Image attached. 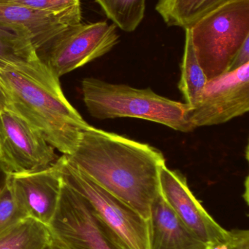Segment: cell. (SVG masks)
Returning a JSON list of instances; mask_svg holds the SVG:
<instances>
[{"label":"cell","instance_id":"cell-1","mask_svg":"<svg viewBox=\"0 0 249 249\" xmlns=\"http://www.w3.org/2000/svg\"><path fill=\"white\" fill-rule=\"evenodd\" d=\"M66 156L91 179L149 219L160 192V170L166 165L159 149L91 125L81 133L74 153Z\"/></svg>","mask_w":249,"mask_h":249},{"label":"cell","instance_id":"cell-2","mask_svg":"<svg viewBox=\"0 0 249 249\" xmlns=\"http://www.w3.org/2000/svg\"><path fill=\"white\" fill-rule=\"evenodd\" d=\"M7 109L23 118L54 149L73 155L90 127L64 96L59 78L39 58L24 64L0 61Z\"/></svg>","mask_w":249,"mask_h":249},{"label":"cell","instance_id":"cell-3","mask_svg":"<svg viewBox=\"0 0 249 249\" xmlns=\"http://www.w3.org/2000/svg\"><path fill=\"white\" fill-rule=\"evenodd\" d=\"M81 89L86 109L96 119L137 118L184 133L193 130L187 119V104L164 97L151 89H134L88 77L82 80Z\"/></svg>","mask_w":249,"mask_h":249},{"label":"cell","instance_id":"cell-4","mask_svg":"<svg viewBox=\"0 0 249 249\" xmlns=\"http://www.w3.org/2000/svg\"><path fill=\"white\" fill-rule=\"evenodd\" d=\"M189 29L208 80L222 75L229 71L235 54L249 38V0H232Z\"/></svg>","mask_w":249,"mask_h":249},{"label":"cell","instance_id":"cell-5","mask_svg":"<svg viewBox=\"0 0 249 249\" xmlns=\"http://www.w3.org/2000/svg\"><path fill=\"white\" fill-rule=\"evenodd\" d=\"M58 160L64 181L90 203L123 249H149L148 220L91 179L66 155L60 157Z\"/></svg>","mask_w":249,"mask_h":249},{"label":"cell","instance_id":"cell-6","mask_svg":"<svg viewBox=\"0 0 249 249\" xmlns=\"http://www.w3.org/2000/svg\"><path fill=\"white\" fill-rule=\"evenodd\" d=\"M48 228L53 238L67 249H124L90 203L64 179L58 208Z\"/></svg>","mask_w":249,"mask_h":249},{"label":"cell","instance_id":"cell-7","mask_svg":"<svg viewBox=\"0 0 249 249\" xmlns=\"http://www.w3.org/2000/svg\"><path fill=\"white\" fill-rule=\"evenodd\" d=\"M118 39L114 23H77L69 26L39 57L60 78L108 53Z\"/></svg>","mask_w":249,"mask_h":249},{"label":"cell","instance_id":"cell-8","mask_svg":"<svg viewBox=\"0 0 249 249\" xmlns=\"http://www.w3.org/2000/svg\"><path fill=\"white\" fill-rule=\"evenodd\" d=\"M23 118L6 108L0 112V171L4 175L42 171L59 157Z\"/></svg>","mask_w":249,"mask_h":249},{"label":"cell","instance_id":"cell-9","mask_svg":"<svg viewBox=\"0 0 249 249\" xmlns=\"http://www.w3.org/2000/svg\"><path fill=\"white\" fill-rule=\"evenodd\" d=\"M249 111V63L208 80L187 119L194 130L225 124Z\"/></svg>","mask_w":249,"mask_h":249},{"label":"cell","instance_id":"cell-10","mask_svg":"<svg viewBox=\"0 0 249 249\" xmlns=\"http://www.w3.org/2000/svg\"><path fill=\"white\" fill-rule=\"evenodd\" d=\"M5 177L26 215L49 226L58 208L62 185L59 160L42 171Z\"/></svg>","mask_w":249,"mask_h":249},{"label":"cell","instance_id":"cell-11","mask_svg":"<svg viewBox=\"0 0 249 249\" xmlns=\"http://www.w3.org/2000/svg\"><path fill=\"white\" fill-rule=\"evenodd\" d=\"M160 193L181 220L208 245L226 236L228 231L220 226L194 197L181 173L166 165L159 174Z\"/></svg>","mask_w":249,"mask_h":249},{"label":"cell","instance_id":"cell-12","mask_svg":"<svg viewBox=\"0 0 249 249\" xmlns=\"http://www.w3.org/2000/svg\"><path fill=\"white\" fill-rule=\"evenodd\" d=\"M81 12L57 15L17 4L0 3V20L23 26L38 55L69 26L81 23Z\"/></svg>","mask_w":249,"mask_h":249},{"label":"cell","instance_id":"cell-13","mask_svg":"<svg viewBox=\"0 0 249 249\" xmlns=\"http://www.w3.org/2000/svg\"><path fill=\"white\" fill-rule=\"evenodd\" d=\"M149 225V249H207L177 216L159 192L151 206Z\"/></svg>","mask_w":249,"mask_h":249},{"label":"cell","instance_id":"cell-14","mask_svg":"<svg viewBox=\"0 0 249 249\" xmlns=\"http://www.w3.org/2000/svg\"><path fill=\"white\" fill-rule=\"evenodd\" d=\"M231 1L232 0H159L156 10L168 26L186 29Z\"/></svg>","mask_w":249,"mask_h":249},{"label":"cell","instance_id":"cell-15","mask_svg":"<svg viewBox=\"0 0 249 249\" xmlns=\"http://www.w3.org/2000/svg\"><path fill=\"white\" fill-rule=\"evenodd\" d=\"M38 59L27 31L20 25L0 20V61L17 64Z\"/></svg>","mask_w":249,"mask_h":249},{"label":"cell","instance_id":"cell-16","mask_svg":"<svg viewBox=\"0 0 249 249\" xmlns=\"http://www.w3.org/2000/svg\"><path fill=\"white\" fill-rule=\"evenodd\" d=\"M51 240L47 225L27 217L0 234V249H42Z\"/></svg>","mask_w":249,"mask_h":249},{"label":"cell","instance_id":"cell-17","mask_svg":"<svg viewBox=\"0 0 249 249\" xmlns=\"http://www.w3.org/2000/svg\"><path fill=\"white\" fill-rule=\"evenodd\" d=\"M185 46L181 66V77L178 89L189 107L198 100L208 82L192 42L190 29H186Z\"/></svg>","mask_w":249,"mask_h":249},{"label":"cell","instance_id":"cell-18","mask_svg":"<svg viewBox=\"0 0 249 249\" xmlns=\"http://www.w3.org/2000/svg\"><path fill=\"white\" fill-rule=\"evenodd\" d=\"M108 18L124 32L137 29L144 18L146 0H96Z\"/></svg>","mask_w":249,"mask_h":249},{"label":"cell","instance_id":"cell-19","mask_svg":"<svg viewBox=\"0 0 249 249\" xmlns=\"http://www.w3.org/2000/svg\"><path fill=\"white\" fill-rule=\"evenodd\" d=\"M27 217L15 198L5 177L0 187V234Z\"/></svg>","mask_w":249,"mask_h":249},{"label":"cell","instance_id":"cell-20","mask_svg":"<svg viewBox=\"0 0 249 249\" xmlns=\"http://www.w3.org/2000/svg\"><path fill=\"white\" fill-rule=\"evenodd\" d=\"M0 3L24 6L57 15L81 12L80 0H0Z\"/></svg>","mask_w":249,"mask_h":249},{"label":"cell","instance_id":"cell-21","mask_svg":"<svg viewBox=\"0 0 249 249\" xmlns=\"http://www.w3.org/2000/svg\"><path fill=\"white\" fill-rule=\"evenodd\" d=\"M207 249H249V232L247 230L228 231L223 239L208 246Z\"/></svg>","mask_w":249,"mask_h":249},{"label":"cell","instance_id":"cell-22","mask_svg":"<svg viewBox=\"0 0 249 249\" xmlns=\"http://www.w3.org/2000/svg\"><path fill=\"white\" fill-rule=\"evenodd\" d=\"M249 63V38L245 41L242 46L238 50L232 59L229 71H233Z\"/></svg>","mask_w":249,"mask_h":249},{"label":"cell","instance_id":"cell-23","mask_svg":"<svg viewBox=\"0 0 249 249\" xmlns=\"http://www.w3.org/2000/svg\"><path fill=\"white\" fill-rule=\"evenodd\" d=\"M7 107V99L4 93V89L0 83V112L4 110Z\"/></svg>","mask_w":249,"mask_h":249},{"label":"cell","instance_id":"cell-24","mask_svg":"<svg viewBox=\"0 0 249 249\" xmlns=\"http://www.w3.org/2000/svg\"><path fill=\"white\" fill-rule=\"evenodd\" d=\"M42 249H67L65 247H63L62 245L57 242L55 239H54L52 237V240L49 244H47L45 247Z\"/></svg>","mask_w":249,"mask_h":249},{"label":"cell","instance_id":"cell-25","mask_svg":"<svg viewBox=\"0 0 249 249\" xmlns=\"http://www.w3.org/2000/svg\"><path fill=\"white\" fill-rule=\"evenodd\" d=\"M4 178H5V177H4ZM4 178H3V179L0 180V187H1V184H2L3 182H4Z\"/></svg>","mask_w":249,"mask_h":249}]
</instances>
